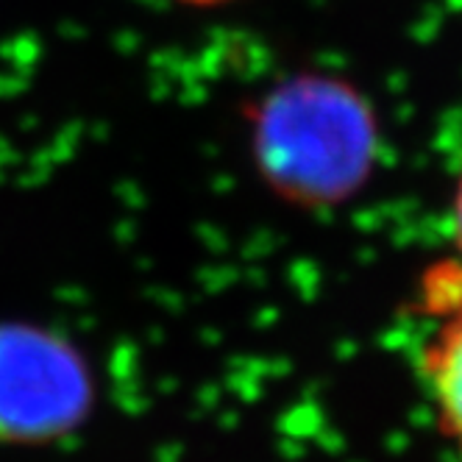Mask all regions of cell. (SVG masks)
Instances as JSON below:
<instances>
[{
  "instance_id": "1",
  "label": "cell",
  "mask_w": 462,
  "mask_h": 462,
  "mask_svg": "<svg viewBox=\"0 0 462 462\" xmlns=\"http://www.w3.org/2000/svg\"><path fill=\"white\" fill-rule=\"evenodd\" d=\"M256 171L292 204H326L351 192L376 151V120L351 84L299 73L251 109Z\"/></svg>"
},
{
  "instance_id": "2",
  "label": "cell",
  "mask_w": 462,
  "mask_h": 462,
  "mask_svg": "<svg viewBox=\"0 0 462 462\" xmlns=\"http://www.w3.org/2000/svg\"><path fill=\"white\" fill-rule=\"evenodd\" d=\"M92 407V365L68 335L31 320H0V443L64 440L89 420Z\"/></svg>"
},
{
  "instance_id": "3",
  "label": "cell",
  "mask_w": 462,
  "mask_h": 462,
  "mask_svg": "<svg viewBox=\"0 0 462 462\" xmlns=\"http://www.w3.org/2000/svg\"><path fill=\"white\" fill-rule=\"evenodd\" d=\"M426 310L432 328L418 348V368L443 438L462 462V268L429 279Z\"/></svg>"
},
{
  "instance_id": "4",
  "label": "cell",
  "mask_w": 462,
  "mask_h": 462,
  "mask_svg": "<svg viewBox=\"0 0 462 462\" xmlns=\"http://www.w3.org/2000/svg\"><path fill=\"white\" fill-rule=\"evenodd\" d=\"M451 237L457 245V265L462 268V173L454 187V201H451Z\"/></svg>"
},
{
  "instance_id": "5",
  "label": "cell",
  "mask_w": 462,
  "mask_h": 462,
  "mask_svg": "<svg viewBox=\"0 0 462 462\" xmlns=\"http://www.w3.org/2000/svg\"><path fill=\"white\" fill-rule=\"evenodd\" d=\"M184 6H195V9H215V6H226V4H235V0H179Z\"/></svg>"
}]
</instances>
